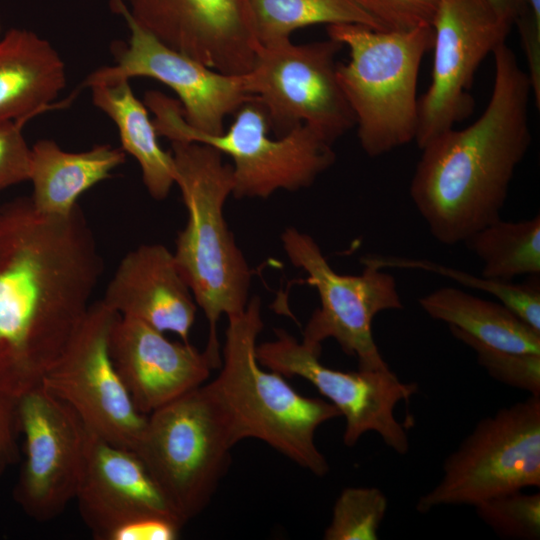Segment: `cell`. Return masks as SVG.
Instances as JSON below:
<instances>
[{
  "instance_id": "6da1fadb",
  "label": "cell",
  "mask_w": 540,
  "mask_h": 540,
  "mask_svg": "<svg viewBox=\"0 0 540 540\" xmlns=\"http://www.w3.org/2000/svg\"><path fill=\"white\" fill-rule=\"evenodd\" d=\"M103 260L81 209L39 213L29 198L0 207V392L41 384L84 319Z\"/></svg>"
},
{
  "instance_id": "7a4b0ae2",
  "label": "cell",
  "mask_w": 540,
  "mask_h": 540,
  "mask_svg": "<svg viewBox=\"0 0 540 540\" xmlns=\"http://www.w3.org/2000/svg\"><path fill=\"white\" fill-rule=\"evenodd\" d=\"M492 54L494 81L482 114L426 143L410 183L411 200L430 234L448 246L465 243L501 218L531 144L529 76L506 42Z\"/></svg>"
},
{
  "instance_id": "3957f363",
  "label": "cell",
  "mask_w": 540,
  "mask_h": 540,
  "mask_svg": "<svg viewBox=\"0 0 540 540\" xmlns=\"http://www.w3.org/2000/svg\"><path fill=\"white\" fill-rule=\"evenodd\" d=\"M187 223L176 239L178 268L209 326L205 354L213 369L221 365L217 323L239 314L249 298L252 270L224 218L233 192L232 166L216 148L197 142L171 141Z\"/></svg>"
},
{
  "instance_id": "277c9868",
  "label": "cell",
  "mask_w": 540,
  "mask_h": 540,
  "mask_svg": "<svg viewBox=\"0 0 540 540\" xmlns=\"http://www.w3.org/2000/svg\"><path fill=\"white\" fill-rule=\"evenodd\" d=\"M227 318L220 372L208 384L240 441L258 439L314 475H326L329 464L315 443V433L340 412L329 401L299 394L284 376L262 368L256 355L264 327L259 297Z\"/></svg>"
},
{
  "instance_id": "5b68a950",
  "label": "cell",
  "mask_w": 540,
  "mask_h": 540,
  "mask_svg": "<svg viewBox=\"0 0 540 540\" xmlns=\"http://www.w3.org/2000/svg\"><path fill=\"white\" fill-rule=\"evenodd\" d=\"M327 33L349 51V60L337 64V79L363 151L378 157L415 141L418 75L432 48V26L384 30L349 23L329 25Z\"/></svg>"
},
{
  "instance_id": "8992f818",
  "label": "cell",
  "mask_w": 540,
  "mask_h": 540,
  "mask_svg": "<svg viewBox=\"0 0 540 540\" xmlns=\"http://www.w3.org/2000/svg\"><path fill=\"white\" fill-rule=\"evenodd\" d=\"M238 442L224 406L203 384L148 414L135 451L185 524L210 503Z\"/></svg>"
},
{
  "instance_id": "52a82bcc",
  "label": "cell",
  "mask_w": 540,
  "mask_h": 540,
  "mask_svg": "<svg viewBox=\"0 0 540 540\" xmlns=\"http://www.w3.org/2000/svg\"><path fill=\"white\" fill-rule=\"evenodd\" d=\"M145 105L155 116L158 136L207 144L232 159V194L238 199H264L278 190L308 187L336 158L332 144L307 125L271 138L266 112L254 96L234 113L230 128L218 134L190 128L180 103L158 91L145 94Z\"/></svg>"
},
{
  "instance_id": "ba28073f",
  "label": "cell",
  "mask_w": 540,
  "mask_h": 540,
  "mask_svg": "<svg viewBox=\"0 0 540 540\" xmlns=\"http://www.w3.org/2000/svg\"><path fill=\"white\" fill-rule=\"evenodd\" d=\"M442 477L420 496L425 514L443 506H473L526 487H540V396L482 418L442 466Z\"/></svg>"
},
{
  "instance_id": "9c48e42d",
  "label": "cell",
  "mask_w": 540,
  "mask_h": 540,
  "mask_svg": "<svg viewBox=\"0 0 540 540\" xmlns=\"http://www.w3.org/2000/svg\"><path fill=\"white\" fill-rule=\"evenodd\" d=\"M342 47L331 38L262 46L253 68L243 78L247 92L263 107L277 137L307 125L333 145L355 126L337 79L336 56Z\"/></svg>"
},
{
  "instance_id": "30bf717a",
  "label": "cell",
  "mask_w": 540,
  "mask_h": 540,
  "mask_svg": "<svg viewBox=\"0 0 540 540\" xmlns=\"http://www.w3.org/2000/svg\"><path fill=\"white\" fill-rule=\"evenodd\" d=\"M281 241L290 262L306 272L307 282L320 298L302 342L321 351L322 342L332 338L357 359L358 369H388L373 338L372 322L380 312L403 308L394 277L363 260L361 274L341 275L331 268L316 241L294 227L284 230Z\"/></svg>"
},
{
  "instance_id": "8fae6325",
  "label": "cell",
  "mask_w": 540,
  "mask_h": 540,
  "mask_svg": "<svg viewBox=\"0 0 540 540\" xmlns=\"http://www.w3.org/2000/svg\"><path fill=\"white\" fill-rule=\"evenodd\" d=\"M119 317L103 300L91 303L41 385L71 407L88 430L135 450L147 415L136 409L111 357L110 336Z\"/></svg>"
},
{
  "instance_id": "7c38bea8",
  "label": "cell",
  "mask_w": 540,
  "mask_h": 540,
  "mask_svg": "<svg viewBox=\"0 0 540 540\" xmlns=\"http://www.w3.org/2000/svg\"><path fill=\"white\" fill-rule=\"evenodd\" d=\"M276 338L257 345L262 367L284 377L310 382L345 418L343 442L353 447L368 433H377L384 444L400 455L410 448L404 425L396 418V406L418 392L415 382H403L390 369L340 371L320 361V350L299 342L282 329Z\"/></svg>"
},
{
  "instance_id": "4fadbf2b",
  "label": "cell",
  "mask_w": 540,
  "mask_h": 540,
  "mask_svg": "<svg viewBox=\"0 0 540 540\" xmlns=\"http://www.w3.org/2000/svg\"><path fill=\"white\" fill-rule=\"evenodd\" d=\"M431 26V82L418 103L420 149L472 113L475 73L512 27L486 0H438Z\"/></svg>"
},
{
  "instance_id": "5bb4252c",
  "label": "cell",
  "mask_w": 540,
  "mask_h": 540,
  "mask_svg": "<svg viewBox=\"0 0 540 540\" xmlns=\"http://www.w3.org/2000/svg\"><path fill=\"white\" fill-rule=\"evenodd\" d=\"M17 413L24 457L13 498L30 518L50 521L76 497L86 428L41 384L17 398Z\"/></svg>"
},
{
  "instance_id": "9a60e30c",
  "label": "cell",
  "mask_w": 540,
  "mask_h": 540,
  "mask_svg": "<svg viewBox=\"0 0 540 540\" xmlns=\"http://www.w3.org/2000/svg\"><path fill=\"white\" fill-rule=\"evenodd\" d=\"M111 8L127 22V45L115 44V65L92 72L84 87L133 77H149L171 88L178 96L188 126L205 134L224 131L225 118L253 98L243 75H228L166 46L139 26L123 0H110Z\"/></svg>"
},
{
  "instance_id": "2e32d148",
  "label": "cell",
  "mask_w": 540,
  "mask_h": 540,
  "mask_svg": "<svg viewBox=\"0 0 540 540\" xmlns=\"http://www.w3.org/2000/svg\"><path fill=\"white\" fill-rule=\"evenodd\" d=\"M123 2L131 18L163 44L221 73H248L262 49L249 0Z\"/></svg>"
},
{
  "instance_id": "e0dca14e",
  "label": "cell",
  "mask_w": 540,
  "mask_h": 540,
  "mask_svg": "<svg viewBox=\"0 0 540 540\" xmlns=\"http://www.w3.org/2000/svg\"><path fill=\"white\" fill-rule=\"evenodd\" d=\"M75 499L84 523L98 540H110L117 529L145 516L181 520L135 450L114 445L87 428Z\"/></svg>"
},
{
  "instance_id": "ac0fdd59",
  "label": "cell",
  "mask_w": 540,
  "mask_h": 540,
  "mask_svg": "<svg viewBox=\"0 0 540 540\" xmlns=\"http://www.w3.org/2000/svg\"><path fill=\"white\" fill-rule=\"evenodd\" d=\"M115 368L136 409L148 415L204 384L212 364L189 342H173L139 321L119 317L110 336Z\"/></svg>"
},
{
  "instance_id": "d6986e66",
  "label": "cell",
  "mask_w": 540,
  "mask_h": 540,
  "mask_svg": "<svg viewBox=\"0 0 540 540\" xmlns=\"http://www.w3.org/2000/svg\"><path fill=\"white\" fill-rule=\"evenodd\" d=\"M106 305L121 317L139 320L188 342L196 302L174 254L162 244H142L128 252L109 281Z\"/></svg>"
},
{
  "instance_id": "ffe728a7",
  "label": "cell",
  "mask_w": 540,
  "mask_h": 540,
  "mask_svg": "<svg viewBox=\"0 0 540 540\" xmlns=\"http://www.w3.org/2000/svg\"><path fill=\"white\" fill-rule=\"evenodd\" d=\"M65 86V64L49 41L23 28H11L0 38V122L23 126L50 107Z\"/></svg>"
},
{
  "instance_id": "44dd1931",
  "label": "cell",
  "mask_w": 540,
  "mask_h": 540,
  "mask_svg": "<svg viewBox=\"0 0 540 540\" xmlns=\"http://www.w3.org/2000/svg\"><path fill=\"white\" fill-rule=\"evenodd\" d=\"M31 151V202L39 213L58 217L70 215L79 207L78 198L85 191L110 178L126 160L121 148L109 144L68 152L54 140L41 139Z\"/></svg>"
},
{
  "instance_id": "7402d4cb",
  "label": "cell",
  "mask_w": 540,
  "mask_h": 540,
  "mask_svg": "<svg viewBox=\"0 0 540 540\" xmlns=\"http://www.w3.org/2000/svg\"><path fill=\"white\" fill-rule=\"evenodd\" d=\"M89 88L93 104L115 123L121 149L138 162L148 193L156 200L165 199L175 184L174 159L160 146L147 107L135 96L129 80Z\"/></svg>"
},
{
  "instance_id": "603a6c76",
  "label": "cell",
  "mask_w": 540,
  "mask_h": 540,
  "mask_svg": "<svg viewBox=\"0 0 540 540\" xmlns=\"http://www.w3.org/2000/svg\"><path fill=\"white\" fill-rule=\"evenodd\" d=\"M432 319L456 327L494 348L540 354V332L502 303L483 299L456 287H441L419 298Z\"/></svg>"
},
{
  "instance_id": "cb8c5ba5",
  "label": "cell",
  "mask_w": 540,
  "mask_h": 540,
  "mask_svg": "<svg viewBox=\"0 0 540 540\" xmlns=\"http://www.w3.org/2000/svg\"><path fill=\"white\" fill-rule=\"evenodd\" d=\"M467 247L482 262V276L512 282L540 273V216L519 221L501 218L474 233Z\"/></svg>"
},
{
  "instance_id": "d4e9b609",
  "label": "cell",
  "mask_w": 540,
  "mask_h": 540,
  "mask_svg": "<svg viewBox=\"0 0 540 540\" xmlns=\"http://www.w3.org/2000/svg\"><path fill=\"white\" fill-rule=\"evenodd\" d=\"M249 4L262 46L289 41L292 32L315 24L353 23L383 29L352 0H249Z\"/></svg>"
},
{
  "instance_id": "484cf974",
  "label": "cell",
  "mask_w": 540,
  "mask_h": 540,
  "mask_svg": "<svg viewBox=\"0 0 540 540\" xmlns=\"http://www.w3.org/2000/svg\"><path fill=\"white\" fill-rule=\"evenodd\" d=\"M363 260L374 266L384 268H410L429 271L452 279L459 284L486 293L510 309L532 329L540 332V286L538 276L523 284L497 281L478 277L428 260L410 259L395 256H368Z\"/></svg>"
},
{
  "instance_id": "4316f807",
  "label": "cell",
  "mask_w": 540,
  "mask_h": 540,
  "mask_svg": "<svg viewBox=\"0 0 540 540\" xmlns=\"http://www.w3.org/2000/svg\"><path fill=\"white\" fill-rule=\"evenodd\" d=\"M388 509L385 494L376 487H347L337 497L325 540H377Z\"/></svg>"
},
{
  "instance_id": "83f0119b",
  "label": "cell",
  "mask_w": 540,
  "mask_h": 540,
  "mask_svg": "<svg viewBox=\"0 0 540 540\" xmlns=\"http://www.w3.org/2000/svg\"><path fill=\"white\" fill-rule=\"evenodd\" d=\"M478 517L498 536L513 540L540 538V493L522 490L487 499L475 506Z\"/></svg>"
},
{
  "instance_id": "f1b7e54d",
  "label": "cell",
  "mask_w": 540,
  "mask_h": 540,
  "mask_svg": "<svg viewBox=\"0 0 540 540\" xmlns=\"http://www.w3.org/2000/svg\"><path fill=\"white\" fill-rule=\"evenodd\" d=\"M454 338L470 347L490 377L507 386L540 396V354L518 353L491 347L462 330L449 326Z\"/></svg>"
},
{
  "instance_id": "f546056e",
  "label": "cell",
  "mask_w": 540,
  "mask_h": 540,
  "mask_svg": "<svg viewBox=\"0 0 540 540\" xmlns=\"http://www.w3.org/2000/svg\"><path fill=\"white\" fill-rule=\"evenodd\" d=\"M385 30L431 25L438 0H354Z\"/></svg>"
},
{
  "instance_id": "4dcf8cb0",
  "label": "cell",
  "mask_w": 540,
  "mask_h": 540,
  "mask_svg": "<svg viewBox=\"0 0 540 540\" xmlns=\"http://www.w3.org/2000/svg\"><path fill=\"white\" fill-rule=\"evenodd\" d=\"M32 151L16 121L0 122V190L29 180Z\"/></svg>"
},
{
  "instance_id": "1f68e13d",
  "label": "cell",
  "mask_w": 540,
  "mask_h": 540,
  "mask_svg": "<svg viewBox=\"0 0 540 540\" xmlns=\"http://www.w3.org/2000/svg\"><path fill=\"white\" fill-rule=\"evenodd\" d=\"M524 14L516 22L532 88L540 89V0H523Z\"/></svg>"
},
{
  "instance_id": "d6a6232c",
  "label": "cell",
  "mask_w": 540,
  "mask_h": 540,
  "mask_svg": "<svg viewBox=\"0 0 540 540\" xmlns=\"http://www.w3.org/2000/svg\"><path fill=\"white\" fill-rule=\"evenodd\" d=\"M19 434L17 398L0 392V477L19 460Z\"/></svg>"
},
{
  "instance_id": "836d02e7",
  "label": "cell",
  "mask_w": 540,
  "mask_h": 540,
  "mask_svg": "<svg viewBox=\"0 0 540 540\" xmlns=\"http://www.w3.org/2000/svg\"><path fill=\"white\" fill-rule=\"evenodd\" d=\"M512 26L524 14L523 0H486Z\"/></svg>"
},
{
  "instance_id": "e575fe53",
  "label": "cell",
  "mask_w": 540,
  "mask_h": 540,
  "mask_svg": "<svg viewBox=\"0 0 540 540\" xmlns=\"http://www.w3.org/2000/svg\"><path fill=\"white\" fill-rule=\"evenodd\" d=\"M352 1H354V0H352ZM354 2H355V1H354ZM355 3H356V2H355ZM357 5H358V4H357Z\"/></svg>"
}]
</instances>
